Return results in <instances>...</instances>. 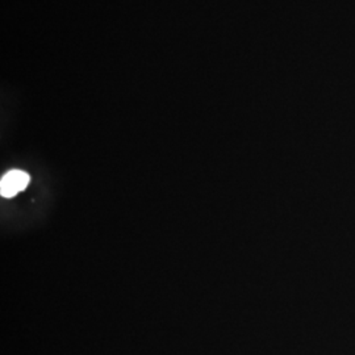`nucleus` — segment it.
Wrapping results in <instances>:
<instances>
[{"mask_svg": "<svg viewBox=\"0 0 355 355\" xmlns=\"http://www.w3.org/2000/svg\"><path fill=\"white\" fill-rule=\"evenodd\" d=\"M28 184H29V175L26 173L20 170H12L1 178L0 193L4 198H12L20 191L26 189Z\"/></svg>", "mask_w": 355, "mask_h": 355, "instance_id": "1", "label": "nucleus"}]
</instances>
